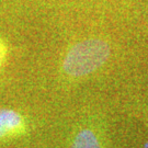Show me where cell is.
I'll return each instance as SVG.
<instances>
[{
  "instance_id": "6da1fadb",
  "label": "cell",
  "mask_w": 148,
  "mask_h": 148,
  "mask_svg": "<svg viewBox=\"0 0 148 148\" xmlns=\"http://www.w3.org/2000/svg\"><path fill=\"white\" fill-rule=\"evenodd\" d=\"M110 56V46L103 40L89 38L71 46L64 58V71L71 77H84L100 68Z\"/></svg>"
},
{
  "instance_id": "7a4b0ae2",
  "label": "cell",
  "mask_w": 148,
  "mask_h": 148,
  "mask_svg": "<svg viewBox=\"0 0 148 148\" xmlns=\"http://www.w3.org/2000/svg\"><path fill=\"white\" fill-rule=\"evenodd\" d=\"M23 125V119L18 112L9 109H0V139L21 133Z\"/></svg>"
},
{
  "instance_id": "3957f363",
  "label": "cell",
  "mask_w": 148,
  "mask_h": 148,
  "mask_svg": "<svg viewBox=\"0 0 148 148\" xmlns=\"http://www.w3.org/2000/svg\"><path fill=\"white\" fill-rule=\"evenodd\" d=\"M70 148H101L95 134L90 130H82L78 133Z\"/></svg>"
},
{
  "instance_id": "277c9868",
  "label": "cell",
  "mask_w": 148,
  "mask_h": 148,
  "mask_svg": "<svg viewBox=\"0 0 148 148\" xmlns=\"http://www.w3.org/2000/svg\"><path fill=\"white\" fill-rule=\"evenodd\" d=\"M5 53H7V49H5V46L3 42L0 40V66L3 64L5 58Z\"/></svg>"
}]
</instances>
